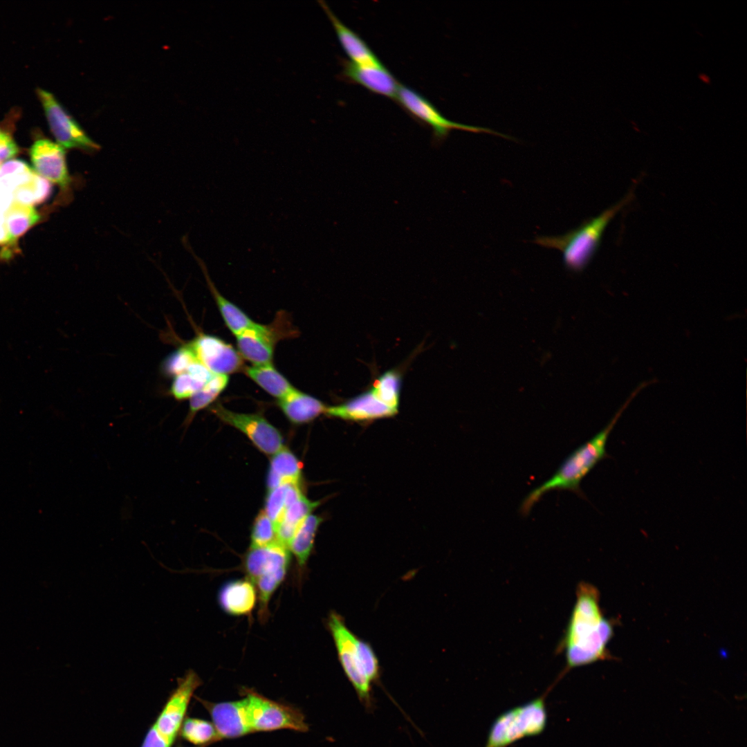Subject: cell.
Listing matches in <instances>:
<instances>
[{"instance_id":"obj_19","label":"cell","mask_w":747,"mask_h":747,"mask_svg":"<svg viewBox=\"0 0 747 747\" xmlns=\"http://www.w3.org/2000/svg\"><path fill=\"white\" fill-rule=\"evenodd\" d=\"M278 405L286 417L294 424L311 422L324 414L327 408L319 399L295 388L278 400Z\"/></svg>"},{"instance_id":"obj_38","label":"cell","mask_w":747,"mask_h":747,"mask_svg":"<svg viewBox=\"0 0 747 747\" xmlns=\"http://www.w3.org/2000/svg\"><path fill=\"white\" fill-rule=\"evenodd\" d=\"M0 166H1V163H0Z\"/></svg>"},{"instance_id":"obj_36","label":"cell","mask_w":747,"mask_h":747,"mask_svg":"<svg viewBox=\"0 0 747 747\" xmlns=\"http://www.w3.org/2000/svg\"><path fill=\"white\" fill-rule=\"evenodd\" d=\"M173 742L161 735L153 724L148 730L141 747H171Z\"/></svg>"},{"instance_id":"obj_3","label":"cell","mask_w":747,"mask_h":747,"mask_svg":"<svg viewBox=\"0 0 747 747\" xmlns=\"http://www.w3.org/2000/svg\"><path fill=\"white\" fill-rule=\"evenodd\" d=\"M654 382L655 380L652 379L640 383L601 431L571 453L548 480L526 496L520 506L521 514L527 515L533 506L551 490H567L583 497L580 483L600 461L609 456L606 451L607 442L618 421L634 398Z\"/></svg>"},{"instance_id":"obj_11","label":"cell","mask_w":747,"mask_h":747,"mask_svg":"<svg viewBox=\"0 0 747 747\" xmlns=\"http://www.w3.org/2000/svg\"><path fill=\"white\" fill-rule=\"evenodd\" d=\"M197 360L214 374L228 375L243 368V358L231 344L207 334L189 343Z\"/></svg>"},{"instance_id":"obj_6","label":"cell","mask_w":747,"mask_h":747,"mask_svg":"<svg viewBox=\"0 0 747 747\" xmlns=\"http://www.w3.org/2000/svg\"><path fill=\"white\" fill-rule=\"evenodd\" d=\"M327 625L337 649L339 661L344 672L353 685L360 703L367 710L374 705L372 684L365 676L362 668L357 645L358 637L346 625L342 617L332 612Z\"/></svg>"},{"instance_id":"obj_4","label":"cell","mask_w":747,"mask_h":747,"mask_svg":"<svg viewBox=\"0 0 747 747\" xmlns=\"http://www.w3.org/2000/svg\"><path fill=\"white\" fill-rule=\"evenodd\" d=\"M634 198L633 190L622 200L596 217L584 221L577 228L560 236L538 237L533 242L562 252L565 267L574 273L582 272L596 253L601 239L611 221Z\"/></svg>"},{"instance_id":"obj_13","label":"cell","mask_w":747,"mask_h":747,"mask_svg":"<svg viewBox=\"0 0 747 747\" xmlns=\"http://www.w3.org/2000/svg\"><path fill=\"white\" fill-rule=\"evenodd\" d=\"M275 324L262 325L255 323L236 335L238 351L242 358L252 365H263L272 362L275 345L285 332L277 329Z\"/></svg>"},{"instance_id":"obj_12","label":"cell","mask_w":747,"mask_h":747,"mask_svg":"<svg viewBox=\"0 0 747 747\" xmlns=\"http://www.w3.org/2000/svg\"><path fill=\"white\" fill-rule=\"evenodd\" d=\"M65 149L48 139L37 140L30 149L34 171L49 182L66 190L71 183Z\"/></svg>"},{"instance_id":"obj_5","label":"cell","mask_w":747,"mask_h":747,"mask_svg":"<svg viewBox=\"0 0 747 747\" xmlns=\"http://www.w3.org/2000/svg\"><path fill=\"white\" fill-rule=\"evenodd\" d=\"M552 688L540 697L499 714L489 728L483 747H508L524 738L542 734L548 720L545 699Z\"/></svg>"},{"instance_id":"obj_30","label":"cell","mask_w":747,"mask_h":747,"mask_svg":"<svg viewBox=\"0 0 747 747\" xmlns=\"http://www.w3.org/2000/svg\"><path fill=\"white\" fill-rule=\"evenodd\" d=\"M180 730L184 739L198 746H207L220 740L213 723L201 719L187 717Z\"/></svg>"},{"instance_id":"obj_33","label":"cell","mask_w":747,"mask_h":747,"mask_svg":"<svg viewBox=\"0 0 747 747\" xmlns=\"http://www.w3.org/2000/svg\"><path fill=\"white\" fill-rule=\"evenodd\" d=\"M250 547H261L277 542L276 527L264 510L255 519L250 535Z\"/></svg>"},{"instance_id":"obj_35","label":"cell","mask_w":747,"mask_h":747,"mask_svg":"<svg viewBox=\"0 0 747 747\" xmlns=\"http://www.w3.org/2000/svg\"><path fill=\"white\" fill-rule=\"evenodd\" d=\"M19 152V148L7 133L0 130V163L9 160Z\"/></svg>"},{"instance_id":"obj_29","label":"cell","mask_w":747,"mask_h":747,"mask_svg":"<svg viewBox=\"0 0 747 747\" xmlns=\"http://www.w3.org/2000/svg\"><path fill=\"white\" fill-rule=\"evenodd\" d=\"M402 377L396 369L385 371L374 381L370 390L387 407L398 412Z\"/></svg>"},{"instance_id":"obj_37","label":"cell","mask_w":747,"mask_h":747,"mask_svg":"<svg viewBox=\"0 0 747 747\" xmlns=\"http://www.w3.org/2000/svg\"><path fill=\"white\" fill-rule=\"evenodd\" d=\"M197 747H205V746H197Z\"/></svg>"},{"instance_id":"obj_32","label":"cell","mask_w":747,"mask_h":747,"mask_svg":"<svg viewBox=\"0 0 747 747\" xmlns=\"http://www.w3.org/2000/svg\"><path fill=\"white\" fill-rule=\"evenodd\" d=\"M28 165L20 160H9L0 166V183L13 191L28 182L35 174Z\"/></svg>"},{"instance_id":"obj_14","label":"cell","mask_w":747,"mask_h":747,"mask_svg":"<svg viewBox=\"0 0 747 747\" xmlns=\"http://www.w3.org/2000/svg\"><path fill=\"white\" fill-rule=\"evenodd\" d=\"M342 77L372 93L396 99L400 84L382 64L361 65L344 60Z\"/></svg>"},{"instance_id":"obj_24","label":"cell","mask_w":747,"mask_h":747,"mask_svg":"<svg viewBox=\"0 0 747 747\" xmlns=\"http://www.w3.org/2000/svg\"><path fill=\"white\" fill-rule=\"evenodd\" d=\"M246 375L268 394L278 398H284L295 388L272 365H252L246 367Z\"/></svg>"},{"instance_id":"obj_22","label":"cell","mask_w":747,"mask_h":747,"mask_svg":"<svg viewBox=\"0 0 747 747\" xmlns=\"http://www.w3.org/2000/svg\"><path fill=\"white\" fill-rule=\"evenodd\" d=\"M320 504V501L309 500L304 495L290 504L276 526L277 542L288 549L300 524Z\"/></svg>"},{"instance_id":"obj_20","label":"cell","mask_w":747,"mask_h":747,"mask_svg":"<svg viewBox=\"0 0 747 747\" xmlns=\"http://www.w3.org/2000/svg\"><path fill=\"white\" fill-rule=\"evenodd\" d=\"M187 248L201 268L208 288L216 302L219 310L226 326L230 331L236 336L247 329L254 326L256 322L252 320L241 309L224 297L219 292L210 277L205 262L194 252L189 244L187 245Z\"/></svg>"},{"instance_id":"obj_31","label":"cell","mask_w":747,"mask_h":747,"mask_svg":"<svg viewBox=\"0 0 747 747\" xmlns=\"http://www.w3.org/2000/svg\"><path fill=\"white\" fill-rule=\"evenodd\" d=\"M51 187L49 181L35 172L28 182L17 187L13 194L15 201L32 206L46 201L51 193Z\"/></svg>"},{"instance_id":"obj_8","label":"cell","mask_w":747,"mask_h":747,"mask_svg":"<svg viewBox=\"0 0 747 747\" xmlns=\"http://www.w3.org/2000/svg\"><path fill=\"white\" fill-rule=\"evenodd\" d=\"M211 410L222 422L243 433L261 452L273 455L284 447L280 432L264 416L233 412L219 403Z\"/></svg>"},{"instance_id":"obj_23","label":"cell","mask_w":747,"mask_h":747,"mask_svg":"<svg viewBox=\"0 0 747 747\" xmlns=\"http://www.w3.org/2000/svg\"><path fill=\"white\" fill-rule=\"evenodd\" d=\"M39 215L33 206L14 201L6 210L3 221L6 232L7 248H11L17 239L36 224Z\"/></svg>"},{"instance_id":"obj_27","label":"cell","mask_w":747,"mask_h":747,"mask_svg":"<svg viewBox=\"0 0 747 747\" xmlns=\"http://www.w3.org/2000/svg\"><path fill=\"white\" fill-rule=\"evenodd\" d=\"M303 495L298 483H284L269 489L265 499L264 512L275 527L286 508Z\"/></svg>"},{"instance_id":"obj_2","label":"cell","mask_w":747,"mask_h":747,"mask_svg":"<svg viewBox=\"0 0 747 747\" xmlns=\"http://www.w3.org/2000/svg\"><path fill=\"white\" fill-rule=\"evenodd\" d=\"M599 600L594 586L584 582L578 585L576 600L558 647L566 658L560 678L574 667L611 658L607 645L613 636V624L605 618Z\"/></svg>"},{"instance_id":"obj_1","label":"cell","mask_w":747,"mask_h":747,"mask_svg":"<svg viewBox=\"0 0 747 747\" xmlns=\"http://www.w3.org/2000/svg\"><path fill=\"white\" fill-rule=\"evenodd\" d=\"M244 697L233 701L212 703L197 698L209 712L220 740L256 732L289 729L306 732L308 724L302 711L246 690Z\"/></svg>"},{"instance_id":"obj_10","label":"cell","mask_w":747,"mask_h":747,"mask_svg":"<svg viewBox=\"0 0 747 747\" xmlns=\"http://www.w3.org/2000/svg\"><path fill=\"white\" fill-rule=\"evenodd\" d=\"M201 684V679L192 670H187L183 677L178 679L177 687L172 692L154 723L161 735L174 741L194 692Z\"/></svg>"},{"instance_id":"obj_17","label":"cell","mask_w":747,"mask_h":747,"mask_svg":"<svg viewBox=\"0 0 747 747\" xmlns=\"http://www.w3.org/2000/svg\"><path fill=\"white\" fill-rule=\"evenodd\" d=\"M318 3L328 16L339 42L350 62L361 65L382 64L367 43L357 33L343 24L326 2L320 0Z\"/></svg>"},{"instance_id":"obj_16","label":"cell","mask_w":747,"mask_h":747,"mask_svg":"<svg viewBox=\"0 0 747 747\" xmlns=\"http://www.w3.org/2000/svg\"><path fill=\"white\" fill-rule=\"evenodd\" d=\"M289 552L278 542L261 547H250L244 560L248 580L253 583L261 576L288 569Z\"/></svg>"},{"instance_id":"obj_18","label":"cell","mask_w":747,"mask_h":747,"mask_svg":"<svg viewBox=\"0 0 747 747\" xmlns=\"http://www.w3.org/2000/svg\"><path fill=\"white\" fill-rule=\"evenodd\" d=\"M257 598L256 588L248 579L227 582L218 595L221 607L233 616L250 614L255 608Z\"/></svg>"},{"instance_id":"obj_25","label":"cell","mask_w":747,"mask_h":747,"mask_svg":"<svg viewBox=\"0 0 747 747\" xmlns=\"http://www.w3.org/2000/svg\"><path fill=\"white\" fill-rule=\"evenodd\" d=\"M214 374L196 361L186 371L174 376L171 394L177 400L190 398L203 387Z\"/></svg>"},{"instance_id":"obj_26","label":"cell","mask_w":747,"mask_h":747,"mask_svg":"<svg viewBox=\"0 0 747 747\" xmlns=\"http://www.w3.org/2000/svg\"><path fill=\"white\" fill-rule=\"evenodd\" d=\"M322 522L318 515L310 514L300 524L292 538L288 550L293 553L298 564L304 566L311 553L317 531Z\"/></svg>"},{"instance_id":"obj_7","label":"cell","mask_w":747,"mask_h":747,"mask_svg":"<svg viewBox=\"0 0 747 747\" xmlns=\"http://www.w3.org/2000/svg\"><path fill=\"white\" fill-rule=\"evenodd\" d=\"M396 100L409 113L430 126L437 140L445 139L451 130H462L473 133H486L513 140V137L493 129L462 123L447 119L424 96L405 85L400 84Z\"/></svg>"},{"instance_id":"obj_9","label":"cell","mask_w":747,"mask_h":747,"mask_svg":"<svg viewBox=\"0 0 747 747\" xmlns=\"http://www.w3.org/2000/svg\"><path fill=\"white\" fill-rule=\"evenodd\" d=\"M38 95L58 145L64 149H79L89 152L100 149L99 145L86 133L53 94L38 89Z\"/></svg>"},{"instance_id":"obj_15","label":"cell","mask_w":747,"mask_h":747,"mask_svg":"<svg viewBox=\"0 0 747 747\" xmlns=\"http://www.w3.org/2000/svg\"><path fill=\"white\" fill-rule=\"evenodd\" d=\"M324 414L345 421L365 422L391 417L398 412L382 403L369 389L342 404L327 407Z\"/></svg>"},{"instance_id":"obj_28","label":"cell","mask_w":747,"mask_h":747,"mask_svg":"<svg viewBox=\"0 0 747 747\" xmlns=\"http://www.w3.org/2000/svg\"><path fill=\"white\" fill-rule=\"evenodd\" d=\"M228 382V375L214 374L203 387L190 398L189 412L183 425L189 426L196 414L212 403L226 388Z\"/></svg>"},{"instance_id":"obj_34","label":"cell","mask_w":747,"mask_h":747,"mask_svg":"<svg viewBox=\"0 0 747 747\" xmlns=\"http://www.w3.org/2000/svg\"><path fill=\"white\" fill-rule=\"evenodd\" d=\"M198 361L189 344L178 349L164 361L163 369L169 376H175L187 370L189 367Z\"/></svg>"},{"instance_id":"obj_21","label":"cell","mask_w":747,"mask_h":747,"mask_svg":"<svg viewBox=\"0 0 747 747\" xmlns=\"http://www.w3.org/2000/svg\"><path fill=\"white\" fill-rule=\"evenodd\" d=\"M272 456L267 475L268 489L284 483L299 484L302 463L297 457L284 447Z\"/></svg>"}]
</instances>
